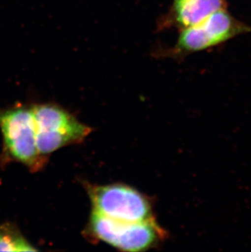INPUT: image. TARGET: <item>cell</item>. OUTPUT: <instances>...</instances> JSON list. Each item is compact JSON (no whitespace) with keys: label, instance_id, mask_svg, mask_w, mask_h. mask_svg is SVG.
I'll use <instances>...</instances> for the list:
<instances>
[{"label":"cell","instance_id":"4","mask_svg":"<svg viewBox=\"0 0 251 252\" xmlns=\"http://www.w3.org/2000/svg\"><path fill=\"white\" fill-rule=\"evenodd\" d=\"M38 151L47 158L62 148L85 140L93 129L59 105L46 103L32 105Z\"/></svg>","mask_w":251,"mask_h":252},{"label":"cell","instance_id":"3","mask_svg":"<svg viewBox=\"0 0 251 252\" xmlns=\"http://www.w3.org/2000/svg\"><path fill=\"white\" fill-rule=\"evenodd\" d=\"M87 235L123 252L150 250L161 245L167 232L156 220L145 222H127L110 219L92 211L86 227Z\"/></svg>","mask_w":251,"mask_h":252},{"label":"cell","instance_id":"5","mask_svg":"<svg viewBox=\"0 0 251 252\" xmlns=\"http://www.w3.org/2000/svg\"><path fill=\"white\" fill-rule=\"evenodd\" d=\"M93 212L110 219L127 222L149 221L154 218L149 197L123 184L88 186Z\"/></svg>","mask_w":251,"mask_h":252},{"label":"cell","instance_id":"6","mask_svg":"<svg viewBox=\"0 0 251 252\" xmlns=\"http://www.w3.org/2000/svg\"><path fill=\"white\" fill-rule=\"evenodd\" d=\"M227 7L226 0H173L168 11L159 18L157 30L180 31Z\"/></svg>","mask_w":251,"mask_h":252},{"label":"cell","instance_id":"7","mask_svg":"<svg viewBox=\"0 0 251 252\" xmlns=\"http://www.w3.org/2000/svg\"><path fill=\"white\" fill-rule=\"evenodd\" d=\"M19 229L9 223L0 224V252H37Z\"/></svg>","mask_w":251,"mask_h":252},{"label":"cell","instance_id":"2","mask_svg":"<svg viewBox=\"0 0 251 252\" xmlns=\"http://www.w3.org/2000/svg\"><path fill=\"white\" fill-rule=\"evenodd\" d=\"M251 32V26L235 18L227 8L221 9L199 23L180 31L175 45L171 48H157L154 56L158 58L184 59Z\"/></svg>","mask_w":251,"mask_h":252},{"label":"cell","instance_id":"1","mask_svg":"<svg viewBox=\"0 0 251 252\" xmlns=\"http://www.w3.org/2000/svg\"><path fill=\"white\" fill-rule=\"evenodd\" d=\"M0 131L2 137L0 165L18 162L32 172L44 167L48 158L40 155L37 146L32 105L18 104L0 108Z\"/></svg>","mask_w":251,"mask_h":252}]
</instances>
